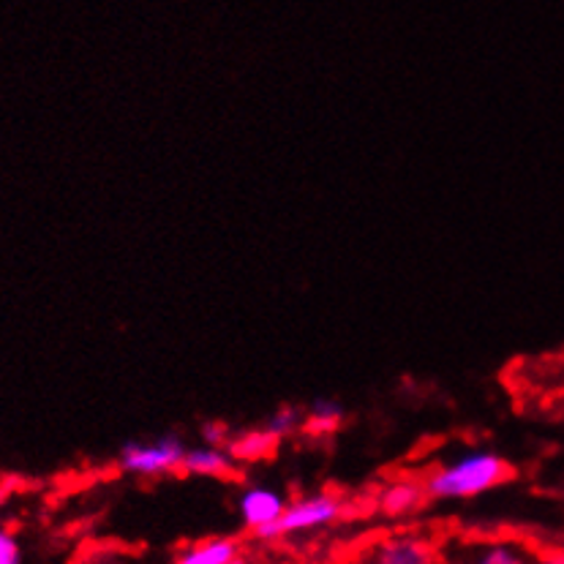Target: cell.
I'll return each instance as SVG.
<instances>
[{"instance_id":"1","label":"cell","mask_w":564,"mask_h":564,"mask_svg":"<svg viewBox=\"0 0 564 564\" xmlns=\"http://www.w3.org/2000/svg\"><path fill=\"white\" fill-rule=\"evenodd\" d=\"M510 477V464L499 453L471 447L451 456L447 462L436 464L429 475L423 477V486L429 499H475L480 494L494 491Z\"/></svg>"},{"instance_id":"2","label":"cell","mask_w":564,"mask_h":564,"mask_svg":"<svg viewBox=\"0 0 564 564\" xmlns=\"http://www.w3.org/2000/svg\"><path fill=\"white\" fill-rule=\"evenodd\" d=\"M344 516L341 497L330 491L306 494V497L286 502L284 513L273 527L259 532V540H279V538H301V534L322 532V529L333 527L338 518Z\"/></svg>"},{"instance_id":"3","label":"cell","mask_w":564,"mask_h":564,"mask_svg":"<svg viewBox=\"0 0 564 564\" xmlns=\"http://www.w3.org/2000/svg\"><path fill=\"white\" fill-rule=\"evenodd\" d=\"M186 442L177 434H161L151 440H131L120 447L118 469L131 477H164L183 469Z\"/></svg>"},{"instance_id":"4","label":"cell","mask_w":564,"mask_h":564,"mask_svg":"<svg viewBox=\"0 0 564 564\" xmlns=\"http://www.w3.org/2000/svg\"><path fill=\"white\" fill-rule=\"evenodd\" d=\"M355 564H445V554L429 534L417 529H399L373 538Z\"/></svg>"},{"instance_id":"5","label":"cell","mask_w":564,"mask_h":564,"mask_svg":"<svg viewBox=\"0 0 564 564\" xmlns=\"http://www.w3.org/2000/svg\"><path fill=\"white\" fill-rule=\"evenodd\" d=\"M445 564H534L538 556L518 540H464L442 549Z\"/></svg>"},{"instance_id":"6","label":"cell","mask_w":564,"mask_h":564,"mask_svg":"<svg viewBox=\"0 0 564 564\" xmlns=\"http://www.w3.org/2000/svg\"><path fill=\"white\" fill-rule=\"evenodd\" d=\"M286 508V499L279 488L264 486V482H251L238 497V516L246 529L259 534L279 521Z\"/></svg>"},{"instance_id":"7","label":"cell","mask_w":564,"mask_h":564,"mask_svg":"<svg viewBox=\"0 0 564 564\" xmlns=\"http://www.w3.org/2000/svg\"><path fill=\"white\" fill-rule=\"evenodd\" d=\"M238 469V462L229 453L227 445H199L186 447V458H183V469L186 475L194 477H232Z\"/></svg>"},{"instance_id":"8","label":"cell","mask_w":564,"mask_h":564,"mask_svg":"<svg viewBox=\"0 0 564 564\" xmlns=\"http://www.w3.org/2000/svg\"><path fill=\"white\" fill-rule=\"evenodd\" d=\"M425 499H429V494H425L423 480L399 477L379 491V510L388 518H406L417 513Z\"/></svg>"},{"instance_id":"9","label":"cell","mask_w":564,"mask_h":564,"mask_svg":"<svg viewBox=\"0 0 564 564\" xmlns=\"http://www.w3.org/2000/svg\"><path fill=\"white\" fill-rule=\"evenodd\" d=\"M281 445L279 436L268 429V425H254V429H243L238 434L229 436V453L235 456L238 464H254L264 462L275 453V447Z\"/></svg>"},{"instance_id":"10","label":"cell","mask_w":564,"mask_h":564,"mask_svg":"<svg viewBox=\"0 0 564 564\" xmlns=\"http://www.w3.org/2000/svg\"><path fill=\"white\" fill-rule=\"evenodd\" d=\"M347 420V410L336 399H316L303 410V431L308 436H330Z\"/></svg>"},{"instance_id":"11","label":"cell","mask_w":564,"mask_h":564,"mask_svg":"<svg viewBox=\"0 0 564 564\" xmlns=\"http://www.w3.org/2000/svg\"><path fill=\"white\" fill-rule=\"evenodd\" d=\"M240 554L232 538H207L188 545L175 564H229Z\"/></svg>"},{"instance_id":"12","label":"cell","mask_w":564,"mask_h":564,"mask_svg":"<svg viewBox=\"0 0 564 564\" xmlns=\"http://www.w3.org/2000/svg\"><path fill=\"white\" fill-rule=\"evenodd\" d=\"M264 425H268V429L273 431L281 442H284V440H290V436H295L297 431H303V410L301 406L284 404V406H279L275 412L268 414Z\"/></svg>"},{"instance_id":"13","label":"cell","mask_w":564,"mask_h":564,"mask_svg":"<svg viewBox=\"0 0 564 564\" xmlns=\"http://www.w3.org/2000/svg\"><path fill=\"white\" fill-rule=\"evenodd\" d=\"M0 564H22L20 540L9 529H0Z\"/></svg>"},{"instance_id":"14","label":"cell","mask_w":564,"mask_h":564,"mask_svg":"<svg viewBox=\"0 0 564 564\" xmlns=\"http://www.w3.org/2000/svg\"><path fill=\"white\" fill-rule=\"evenodd\" d=\"M229 436H232V431L221 420H210L203 425V442L207 445H229Z\"/></svg>"},{"instance_id":"15","label":"cell","mask_w":564,"mask_h":564,"mask_svg":"<svg viewBox=\"0 0 564 564\" xmlns=\"http://www.w3.org/2000/svg\"><path fill=\"white\" fill-rule=\"evenodd\" d=\"M534 564H564V551H549V554L538 556Z\"/></svg>"},{"instance_id":"16","label":"cell","mask_w":564,"mask_h":564,"mask_svg":"<svg viewBox=\"0 0 564 564\" xmlns=\"http://www.w3.org/2000/svg\"><path fill=\"white\" fill-rule=\"evenodd\" d=\"M229 564H251V562H249V560H246V556H240V554H238V556H235V560H232V562H229Z\"/></svg>"}]
</instances>
